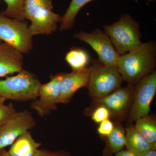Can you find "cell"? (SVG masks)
I'll return each instance as SVG.
<instances>
[{"mask_svg": "<svg viewBox=\"0 0 156 156\" xmlns=\"http://www.w3.org/2000/svg\"><path fill=\"white\" fill-rule=\"evenodd\" d=\"M93 0H72L65 14L61 17L59 30H66L72 28L81 9Z\"/></svg>", "mask_w": 156, "mask_h": 156, "instance_id": "17", "label": "cell"}, {"mask_svg": "<svg viewBox=\"0 0 156 156\" xmlns=\"http://www.w3.org/2000/svg\"><path fill=\"white\" fill-rule=\"evenodd\" d=\"M135 128L151 143L156 141V124L152 118L147 115L136 121Z\"/></svg>", "mask_w": 156, "mask_h": 156, "instance_id": "18", "label": "cell"}, {"mask_svg": "<svg viewBox=\"0 0 156 156\" xmlns=\"http://www.w3.org/2000/svg\"><path fill=\"white\" fill-rule=\"evenodd\" d=\"M137 83L130 114V118L134 121L148 115L151 111V104L156 92V71L145 76Z\"/></svg>", "mask_w": 156, "mask_h": 156, "instance_id": "9", "label": "cell"}, {"mask_svg": "<svg viewBox=\"0 0 156 156\" xmlns=\"http://www.w3.org/2000/svg\"><path fill=\"white\" fill-rule=\"evenodd\" d=\"M23 64L22 53L6 43L0 44V77L20 72Z\"/></svg>", "mask_w": 156, "mask_h": 156, "instance_id": "12", "label": "cell"}, {"mask_svg": "<svg viewBox=\"0 0 156 156\" xmlns=\"http://www.w3.org/2000/svg\"><path fill=\"white\" fill-rule=\"evenodd\" d=\"M6 3L7 7L1 14L18 20H26L23 15V5L25 0H0Z\"/></svg>", "mask_w": 156, "mask_h": 156, "instance_id": "20", "label": "cell"}, {"mask_svg": "<svg viewBox=\"0 0 156 156\" xmlns=\"http://www.w3.org/2000/svg\"><path fill=\"white\" fill-rule=\"evenodd\" d=\"M111 113L109 110L106 107L100 105L92 113V119L95 122L100 123L105 120L108 119Z\"/></svg>", "mask_w": 156, "mask_h": 156, "instance_id": "22", "label": "cell"}, {"mask_svg": "<svg viewBox=\"0 0 156 156\" xmlns=\"http://www.w3.org/2000/svg\"><path fill=\"white\" fill-rule=\"evenodd\" d=\"M2 41H1V40H0V44H1V43H2Z\"/></svg>", "mask_w": 156, "mask_h": 156, "instance_id": "31", "label": "cell"}, {"mask_svg": "<svg viewBox=\"0 0 156 156\" xmlns=\"http://www.w3.org/2000/svg\"><path fill=\"white\" fill-rule=\"evenodd\" d=\"M5 99H4V98H2L0 97V104L5 103Z\"/></svg>", "mask_w": 156, "mask_h": 156, "instance_id": "29", "label": "cell"}, {"mask_svg": "<svg viewBox=\"0 0 156 156\" xmlns=\"http://www.w3.org/2000/svg\"><path fill=\"white\" fill-rule=\"evenodd\" d=\"M0 156H10L8 152V151L5 149H0Z\"/></svg>", "mask_w": 156, "mask_h": 156, "instance_id": "27", "label": "cell"}, {"mask_svg": "<svg viewBox=\"0 0 156 156\" xmlns=\"http://www.w3.org/2000/svg\"><path fill=\"white\" fill-rule=\"evenodd\" d=\"M147 1L148 2H153L154 0H147Z\"/></svg>", "mask_w": 156, "mask_h": 156, "instance_id": "30", "label": "cell"}, {"mask_svg": "<svg viewBox=\"0 0 156 156\" xmlns=\"http://www.w3.org/2000/svg\"><path fill=\"white\" fill-rule=\"evenodd\" d=\"M64 73H60L52 76L49 82L40 85L38 92L39 98L32 101L30 104V108L35 111L39 116L48 115L57 108Z\"/></svg>", "mask_w": 156, "mask_h": 156, "instance_id": "7", "label": "cell"}, {"mask_svg": "<svg viewBox=\"0 0 156 156\" xmlns=\"http://www.w3.org/2000/svg\"><path fill=\"white\" fill-rule=\"evenodd\" d=\"M156 60L155 43L149 41L121 55L117 66L123 80L132 85L154 71Z\"/></svg>", "mask_w": 156, "mask_h": 156, "instance_id": "1", "label": "cell"}, {"mask_svg": "<svg viewBox=\"0 0 156 156\" xmlns=\"http://www.w3.org/2000/svg\"><path fill=\"white\" fill-rule=\"evenodd\" d=\"M131 85L119 88L105 97L97 98L98 103L107 108L111 113L118 115L123 113L128 107L132 96Z\"/></svg>", "mask_w": 156, "mask_h": 156, "instance_id": "13", "label": "cell"}, {"mask_svg": "<svg viewBox=\"0 0 156 156\" xmlns=\"http://www.w3.org/2000/svg\"><path fill=\"white\" fill-rule=\"evenodd\" d=\"M156 142H154L151 143V149L152 150H156Z\"/></svg>", "mask_w": 156, "mask_h": 156, "instance_id": "28", "label": "cell"}, {"mask_svg": "<svg viewBox=\"0 0 156 156\" xmlns=\"http://www.w3.org/2000/svg\"><path fill=\"white\" fill-rule=\"evenodd\" d=\"M12 102L5 105V103L0 104V126L11 120L17 113Z\"/></svg>", "mask_w": 156, "mask_h": 156, "instance_id": "21", "label": "cell"}, {"mask_svg": "<svg viewBox=\"0 0 156 156\" xmlns=\"http://www.w3.org/2000/svg\"><path fill=\"white\" fill-rule=\"evenodd\" d=\"M108 147L112 153H116L122 150L126 146V133L121 127H115L111 134L108 136Z\"/></svg>", "mask_w": 156, "mask_h": 156, "instance_id": "19", "label": "cell"}, {"mask_svg": "<svg viewBox=\"0 0 156 156\" xmlns=\"http://www.w3.org/2000/svg\"><path fill=\"white\" fill-rule=\"evenodd\" d=\"M36 125V122L28 110L17 112L11 120L0 126V149L11 145L19 136Z\"/></svg>", "mask_w": 156, "mask_h": 156, "instance_id": "10", "label": "cell"}, {"mask_svg": "<svg viewBox=\"0 0 156 156\" xmlns=\"http://www.w3.org/2000/svg\"><path fill=\"white\" fill-rule=\"evenodd\" d=\"M115 156H137L131 151L128 150H121L115 154Z\"/></svg>", "mask_w": 156, "mask_h": 156, "instance_id": "25", "label": "cell"}, {"mask_svg": "<svg viewBox=\"0 0 156 156\" xmlns=\"http://www.w3.org/2000/svg\"><path fill=\"white\" fill-rule=\"evenodd\" d=\"M104 29L120 55L133 50L141 43L139 23L129 14H123L116 22L105 26Z\"/></svg>", "mask_w": 156, "mask_h": 156, "instance_id": "4", "label": "cell"}, {"mask_svg": "<svg viewBox=\"0 0 156 156\" xmlns=\"http://www.w3.org/2000/svg\"><path fill=\"white\" fill-rule=\"evenodd\" d=\"M126 146L137 156H143L151 150V143L135 128L130 126L126 129Z\"/></svg>", "mask_w": 156, "mask_h": 156, "instance_id": "15", "label": "cell"}, {"mask_svg": "<svg viewBox=\"0 0 156 156\" xmlns=\"http://www.w3.org/2000/svg\"><path fill=\"white\" fill-rule=\"evenodd\" d=\"M114 128L113 123L108 119L100 123L97 131L100 135L108 136L111 134Z\"/></svg>", "mask_w": 156, "mask_h": 156, "instance_id": "23", "label": "cell"}, {"mask_svg": "<svg viewBox=\"0 0 156 156\" xmlns=\"http://www.w3.org/2000/svg\"><path fill=\"white\" fill-rule=\"evenodd\" d=\"M88 87L92 97L101 98L119 89L123 79L117 66H108L93 59Z\"/></svg>", "mask_w": 156, "mask_h": 156, "instance_id": "5", "label": "cell"}, {"mask_svg": "<svg viewBox=\"0 0 156 156\" xmlns=\"http://www.w3.org/2000/svg\"><path fill=\"white\" fill-rule=\"evenodd\" d=\"M41 83L34 73L23 69L16 75L0 80V97L6 100L33 101L37 98Z\"/></svg>", "mask_w": 156, "mask_h": 156, "instance_id": "3", "label": "cell"}, {"mask_svg": "<svg viewBox=\"0 0 156 156\" xmlns=\"http://www.w3.org/2000/svg\"><path fill=\"white\" fill-rule=\"evenodd\" d=\"M65 59L72 71H78L86 68L89 62V56L84 49L73 47L66 53Z\"/></svg>", "mask_w": 156, "mask_h": 156, "instance_id": "16", "label": "cell"}, {"mask_svg": "<svg viewBox=\"0 0 156 156\" xmlns=\"http://www.w3.org/2000/svg\"><path fill=\"white\" fill-rule=\"evenodd\" d=\"M28 22L7 17L0 13V40L21 53H28L33 46V36Z\"/></svg>", "mask_w": 156, "mask_h": 156, "instance_id": "6", "label": "cell"}, {"mask_svg": "<svg viewBox=\"0 0 156 156\" xmlns=\"http://www.w3.org/2000/svg\"><path fill=\"white\" fill-rule=\"evenodd\" d=\"M91 70L90 66L78 71L65 73L58 103H69L79 89L88 87Z\"/></svg>", "mask_w": 156, "mask_h": 156, "instance_id": "11", "label": "cell"}, {"mask_svg": "<svg viewBox=\"0 0 156 156\" xmlns=\"http://www.w3.org/2000/svg\"><path fill=\"white\" fill-rule=\"evenodd\" d=\"M76 39L87 43L92 47L98 56V60L108 66H117L121 55L117 52L105 32L97 28L91 33L80 31L74 34Z\"/></svg>", "mask_w": 156, "mask_h": 156, "instance_id": "8", "label": "cell"}, {"mask_svg": "<svg viewBox=\"0 0 156 156\" xmlns=\"http://www.w3.org/2000/svg\"><path fill=\"white\" fill-rule=\"evenodd\" d=\"M143 156H156V151L150 150Z\"/></svg>", "mask_w": 156, "mask_h": 156, "instance_id": "26", "label": "cell"}, {"mask_svg": "<svg viewBox=\"0 0 156 156\" xmlns=\"http://www.w3.org/2000/svg\"><path fill=\"white\" fill-rule=\"evenodd\" d=\"M41 143L36 141L29 131L19 136L11 145L8 152L10 156H34Z\"/></svg>", "mask_w": 156, "mask_h": 156, "instance_id": "14", "label": "cell"}, {"mask_svg": "<svg viewBox=\"0 0 156 156\" xmlns=\"http://www.w3.org/2000/svg\"><path fill=\"white\" fill-rule=\"evenodd\" d=\"M53 0H25L23 15L30 22L33 36L51 34L56 30L61 16L53 12Z\"/></svg>", "mask_w": 156, "mask_h": 156, "instance_id": "2", "label": "cell"}, {"mask_svg": "<svg viewBox=\"0 0 156 156\" xmlns=\"http://www.w3.org/2000/svg\"><path fill=\"white\" fill-rule=\"evenodd\" d=\"M34 156H72L68 152L64 151H52L46 149H41L37 151Z\"/></svg>", "mask_w": 156, "mask_h": 156, "instance_id": "24", "label": "cell"}]
</instances>
